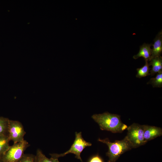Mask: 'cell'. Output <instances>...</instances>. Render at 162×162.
Returning a JSON list of instances; mask_svg holds the SVG:
<instances>
[{
    "label": "cell",
    "mask_w": 162,
    "mask_h": 162,
    "mask_svg": "<svg viewBox=\"0 0 162 162\" xmlns=\"http://www.w3.org/2000/svg\"><path fill=\"white\" fill-rule=\"evenodd\" d=\"M99 126L100 129L113 133H122L127 129V126L121 121L120 116L106 112L95 114L92 116Z\"/></svg>",
    "instance_id": "cell-1"
},
{
    "label": "cell",
    "mask_w": 162,
    "mask_h": 162,
    "mask_svg": "<svg viewBox=\"0 0 162 162\" xmlns=\"http://www.w3.org/2000/svg\"><path fill=\"white\" fill-rule=\"evenodd\" d=\"M98 140L106 144L108 147L106 153L109 158L108 162H115L121 154L133 148L125 137L123 140H116L113 142H110L108 138L104 139L99 138Z\"/></svg>",
    "instance_id": "cell-2"
},
{
    "label": "cell",
    "mask_w": 162,
    "mask_h": 162,
    "mask_svg": "<svg viewBox=\"0 0 162 162\" xmlns=\"http://www.w3.org/2000/svg\"><path fill=\"white\" fill-rule=\"evenodd\" d=\"M92 145L91 143L87 142L82 138L81 132L77 133L76 132L75 140L68 150L62 154H51L50 155L51 157L58 158L59 157L65 156L68 154H73L75 155L76 158L80 160L81 162H83L80 157L81 153L85 148L90 146Z\"/></svg>",
    "instance_id": "cell-3"
},
{
    "label": "cell",
    "mask_w": 162,
    "mask_h": 162,
    "mask_svg": "<svg viewBox=\"0 0 162 162\" xmlns=\"http://www.w3.org/2000/svg\"><path fill=\"white\" fill-rule=\"evenodd\" d=\"M29 146L26 140L16 143L10 147L1 159L3 162H18L24 154V152Z\"/></svg>",
    "instance_id": "cell-4"
},
{
    "label": "cell",
    "mask_w": 162,
    "mask_h": 162,
    "mask_svg": "<svg viewBox=\"0 0 162 162\" xmlns=\"http://www.w3.org/2000/svg\"><path fill=\"white\" fill-rule=\"evenodd\" d=\"M127 129L128 133L125 137L133 148H137L146 143L143 136V125L134 123Z\"/></svg>",
    "instance_id": "cell-5"
},
{
    "label": "cell",
    "mask_w": 162,
    "mask_h": 162,
    "mask_svg": "<svg viewBox=\"0 0 162 162\" xmlns=\"http://www.w3.org/2000/svg\"><path fill=\"white\" fill-rule=\"evenodd\" d=\"M26 134L23 126L20 122L10 120L8 136L10 141H12L14 144L21 142L24 140Z\"/></svg>",
    "instance_id": "cell-6"
},
{
    "label": "cell",
    "mask_w": 162,
    "mask_h": 162,
    "mask_svg": "<svg viewBox=\"0 0 162 162\" xmlns=\"http://www.w3.org/2000/svg\"><path fill=\"white\" fill-rule=\"evenodd\" d=\"M143 126V136L146 143L162 135V129L160 127L145 124Z\"/></svg>",
    "instance_id": "cell-7"
},
{
    "label": "cell",
    "mask_w": 162,
    "mask_h": 162,
    "mask_svg": "<svg viewBox=\"0 0 162 162\" xmlns=\"http://www.w3.org/2000/svg\"><path fill=\"white\" fill-rule=\"evenodd\" d=\"M152 49V53L150 60L160 56L162 52V32L160 31L154 40V43Z\"/></svg>",
    "instance_id": "cell-8"
},
{
    "label": "cell",
    "mask_w": 162,
    "mask_h": 162,
    "mask_svg": "<svg viewBox=\"0 0 162 162\" xmlns=\"http://www.w3.org/2000/svg\"><path fill=\"white\" fill-rule=\"evenodd\" d=\"M152 45V44H143L140 46L138 53L134 56L133 58L136 59L142 57L144 58L145 60L150 61L152 56V49L151 46Z\"/></svg>",
    "instance_id": "cell-9"
},
{
    "label": "cell",
    "mask_w": 162,
    "mask_h": 162,
    "mask_svg": "<svg viewBox=\"0 0 162 162\" xmlns=\"http://www.w3.org/2000/svg\"><path fill=\"white\" fill-rule=\"evenodd\" d=\"M149 61V66H152L150 74L152 76L154 75L157 73L162 72V58L160 56L154 57Z\"/></svg>",
    "instance_id": "cell-10"
},
{
    "label": "cell",
    "mask_w": 162,
    "mask_h": 162,
    "mask_svg": "<svg viewBox=\"0 0 162 162\" xmlns=\"http://www.w3.org/2000/svg\"><path fill=\"white\" fill-rule=\"evenodd\" d=\"M10 141L8 135H0V159L10 147Z\"/></svg>",
    "instance_id": "cell-11"
},
{
    "label": "cell",
    "mask_w": 162,
    "mask_h": 162,
    "mask_svg": "<svg viewBox=\"0 0 162 162\" xmlns=\"http://www.w3.org/2000/svg\"><path fill=\"white\" fill-rule=\"evenodd\" d=\"M35 156L36 162H60L58 158L46 157L40 149L37 150Z\"/></svg>",
    "instance_id": "cell-12"
},
{
    "label": "cell",
    "mask_w": 162,
    "mask_h": 162,
    "mask_svg": "<svg viewBox=\"0 0 162 162\" xmlns=\"http://www.w3.org/2000/svg\"><path fill=\"white\" fill-rule=\"evenodd\" d=\"M145 64L141 68L136 69L137 74L136 76L137 78H140L150 74L149 72L150 69L149 67V65L148 61L147 60H145Z\"/></svg>",
    "instance_id": "cell-13"
},
{
    "label": "cell",
    "mask_w": 162,
    "mask_h": 162,
    "mask_svg": "<svg viewBox=\"0 0 162 162\" xmlns=\"http://www.w3.org/2000/svg\"><path fill=\"white\" fill-rule=\"evenodd\" d=\"M9 121L8 118L0 117V135H8Z\"/></svg>",
    "instance_id": "cell-14"
},
{
    "label": "cell",
    "mask_w": 162,
    "mask_h": 162,
    "mask_svg": "<svg viewBox=\"0 0 162 162\" xmlns=\"http://www.w3.org/2000/svg\"><path fill=\"white\" fill-rule=\"evenodd\" d=\"M147 84H152L154 87H161L162 86V72L158 73L155 77L151 78Z\"/></svg>",
    "instance_id": "cell-15"
},
{
    "label": "cell",
    "mask_w": 162,
    "mask_h": 162,
    "mask_svg": "<svg viewBox=\"0 0 162 162\" xmlns=\"http://www.w3.org/2000/svg\"><path fill=\"white\" fill-rule=\"evenodd\" d=\"M18 162H36L35 155L31 154H25Z\"/></svg>",
    "instance_id": "cell-16"
},
{
    "label": "cell",
    "mask_w": 162,
    "mask_h": 162,
    "mask_svg": "<svg viewBox=\"0 0 162 162\" xmlns=\"http://www.w3.org/2000/svg\"><path fill=\"white\" fill-rule=\"evenodd\" d=\"M88 162H104L103 159L98 154L91 156Z\"/></svg>",
    "instance_id": "cell-17"
},
{
    "label": "cell",
    "mask_w": 162,
    "mask_h": 162,
    "mask_svg": "<svg viewBox=\"0 0 162 162\" xmlns=\"http://www.w3.org/2000/svg\"><path fill=\"white\" fill-rule=\"evenodd\" d=\"M0 162H3V161L1 159H0Z\"/></svg>",
    "instance_id": "cell-18"
}]
</instances>
